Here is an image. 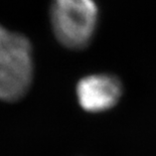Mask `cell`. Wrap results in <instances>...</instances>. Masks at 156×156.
<instances>
[{"mask_svg":"<svg viewBox=\"0 0 156 156\" xmlns=\"http://www.w3.org/2000/svg\"><path fill=\"white\" fill-rule=\"evenodd\" d=\"M49 20L59 44L69 51H83L94 39L99 9L95 0H52Z\"/></svg>","mask_w":156,"mask_h":156,"instance_id":"obj_1","label":"cell"},{"mask_svg":"<svg viewBox=\"0 0 156 156\" xmlns=\"http://www.w3.org/2000/svg\"><path fill=\"white\" fill-rule=\"evenodd\" d=\"M34 78L32 45L27 36L13 31L0 54V101L15 103L24 97Z\"/></svg>","mask_w":156,"mask_h":156,"instance_id":"obj_2","label":"cell"},{"mask_svg":"<svg viewBox=\"0 0 156 156\" xmlns=\"http://www.w3.org/2000/svg\"><path fill=\"white\" fill-rule=\"evenodd\" d=\"M124 87L111 73H95L79 80L76 97L79 106L90 114H101L112 110L120 102Z\"/></svg>","mask_w":156,"mask_h":156,"instance_id":"obj_3","label":"cell"},{"mask_svg":"<svg viewBox=\"0 0 156 156\" xmlns=\"http://www.w3.org/2000/svg\"><path fill=\"white\" fill-rule=\"evenodd\" d=\"M12 34L13 31L9 30L2 24H0V54L3 51V49L6 48V45L10 41Z\"/></svg>","mask_w":156,"mask_h":156,"instance_id":"obj_4","label":"cell"}]
</instances>
